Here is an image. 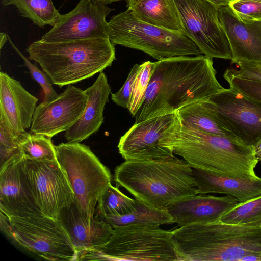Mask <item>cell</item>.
Returning <instances> with one entry per match:
<instances>
[{
	"label": "cell",
	"instance_id": "cell-37",
	"mask_svg": "<svg viewBox=\"0 0 261 261\" xmlns=\"http://www.w3.org/2000/svg\"><path fill=\"white\" fill-rule=\"evenodd\" d=\"M253 147L256 158L258 162H261V138L253 145Z\"/></svg>",
	"mask_w": 261,
	"mask_h": 261
},
{
	"label": "cell",
	"instance_id": "cell-26",
	"mask_svg": "<svg viewBox=\"0 0 261 261\" xmlns=\"http://www.w3.org/2000/svg\"><path fill=\"white\" fill-rule=\"evenodd\" d=\"M2 3L15 6L21 16L41 28L53 27L61 15L52 0H2Z\"/></svg>",
	"mask_w": 261,
	"mask_h": 261
},
{
	"label": "cell",
	"instance_id": "cell-13",
	"mask_svg": "<svg viewBox=\"0 0 261 261\" xmlns=\"http://www.w3.org/2000/svg\"><path fill=\"white\" fill-rule=\"evenodd\" d=\"M203 102L241 142L253 146L261 138L260 103L232 87L224 88Z\"/></svg>",
	"mask_w": 261,
	"mask_h": 261
},
{
	"label": "cell",
	"instance_id": "cell-33",
	"mask_svg": "<svg viewBox=\"0 0 261 261\" xmlns=\"http://www.w3.org/2000/svg\"><path fill=\"white\" fill-rule=\"evenodd\" d=\"M228 5L243 20L261 21V0H233Z\"/></svg>",
	"mask_w": 261,
	"mask_h": 261
},
{
	"label": "cell",
	"instance_id": "cell-21",
	"mask_svg": "<svg viewBox=\"0 0 261 261\" xmlns=\"http://www.w3.org/2000/svg\"><path fill=\"white\" fill-rule=\"evenodd\" d=\"M87 102L79 120L65 131L68 142H81L98 131L103 122V110L111 88L106 74L99 73L95 82L86 89Z\"/></svg>",
	"mask_w": 261,
	"mask_h": 261
},
{
	"label": "cell",
	"instance_id": "cell-4",
	"mask_svg": "<svg viewBox=\"0 0 261 261\" xmlns=\"http://www.w3.org/2000/svg\"><path fill=\"white\" fill-rule=\"evenodd\" d=\"M172 146L192 168L231 177L257 176L253 146L237 140L184 127L179 120Z\"/></svg>",
	"mask_w": 261,
	"mask_h": 261
},
{
	"label": "cell",
	"instance_id": "cell-24",
	"mask_svg": "<svg viewBox=\"0 0 261 261\" xmlns=\"http://www.w3.org/2000/svg\"><path fill=\"white\" fill-rule=\"evenodd\" d=\"M203 101L186 106L176 112L181 124L187 128L239 141L228 125L208 109Z\"/></svg>",
	"mask_w": 261,
	"mask_h": 261
},
{
	"label": "cell",
	"instance_id": "cell-10",
	"mask_svg": "<svg viewBox=\"0 0 261 261\" xmlns=\"http://www.w3.org/2000/svg\"><path fill=\"white\" fill-rule=\"evenodd\" d=\"M185 34L211 58L231 60L230 45L221 24L218 6L208 0H174Z\"/></svg>",
	"mask_w": 261,
	"mask_h": 261
},
{
	"label": "cell",
	"instance_id": "cell-41",
	"mask_svg": "<svg viewBox=\"0 0 261 261\" xmlns=\"http://www.w3.org/2000/svg\"><path fill=\"white\" fill-rule=\"evenodd\" d=\"M97 1L107 5L108 4H110V3H111L113 2L120 1H123V0H97ZM125 1H126V0H125Z\"/></svg>",
	"mask_w": 261,
	"mask_h": 261
},
{
	"label": "cell",
	"instance_id": "cell-31",
	"mask_svg": "<svg viewBox=\"0 0 261 261\" xmlns=\"http://www.w3.org/2000/svg\"><path fill=\"white\" fill-rule=\"evenodd\" d=\"M223 77L232 87L247 97L261 103V82L234 76L226 70Z\"/></svg>",
	"mask_w": 261,
	"mask_h": 261
},
{
	"label": "cell",
	"instance_id": "cell-1",
	"mask_svg": "<svg viewBox=\"0 0 261 261\" xmlns=\"http://www.w3.org/2000/svg\"><path fill=\"white\" fill-rule=\"evenodd\" d=\"M212 59L200 55L155 62L135 123L176 113L186 106L205 101L223 89L216 78Z\"/></svg>",
	"mask_w": 261,
	"mask_h": 261
},
{
	"label": "cell",
	"instance_id": "cell-12",
	"mask_svg": "<svg viewBox=\"0 0 261 261\" xmlns=\"http://www.w3.org/2000/svg\"><path fill=\"white\" fill-rule=\"evenodd\" d=\"M179 121L174 113L135 123L121 137L118 145L119 153L125 160L174 157L173 137Z\"/></svg>",
	"mask_w": 261,
	"mask_h": 261
},
{
	"label": "cell",
	"instance_id": "cell-42",
	"mask_svg": "<svg viewBox=\"0 0 261 261\" xmlns=\"http://www.w3.org/2000/svg\"><path fill=\"white\" fill-rule=\"evenodd\" d=\"M227 1H228L229 2L230 1H233V0H227Z\"/></svg>",
	"mask_w": 261,
	"mask_h": 261
},
{
	"label": "cell",
	"instance_id": "cell-2",
	"mask_svg": "<svg viewBox=\"0 0 261 261\" xmlns=\"http://www.w3.org/2000/svg\"><path fill=\"white\" fill-rule=\"evenodd\" d=\"M114 179L151 207L167 210L173 202L198 194L192 168L174 157L159 160H129L116 167Z\"/></svg>",
	"mask_w": 261,
	"mask_h": 261
},
{
	"label": "cell",
	"instance_id": "cell-35",
	"mask_svg": "<svg viewBox=\"0 0 261 261\" xmlns=\"http://www.w3.org/2000/svg\"><path fill=\"white\" fill-rule=\"evenodd\" d=\"M140 65V64H135L131 69L122 87L117 92L111 94V99L117 105L127 109L133 84Z\"/></svg>",
	"mask_w": 261,
	"mask_h": 261
},
{
	"label": "cell",
	"instance_id": "cell-22",
	"mask_svg": "<svg viewBox=\"0 0 261 261\" xmlns=\"http://www.w3.org/2000/svg\"><path fill=\"white\" fill-rule=\"evenodd\" d=\"M198 194H224L237 198L239 203L261 196V177H231L192 168Z\"/></svg>",
	"mask_w": 261,
	"mask_h": 261
},
{
	"label": "cell",
	"instance_id": "cell-14",
	"mask_svg": "<svg viewBox=\"0 0 261 261\" xmlns=\"http://www.w3.org/2000/svg\"><path fill=\"white\" fill-rule=\"evenodd\" d=\"M97 0H80L70 12L61 14L56 24L40 39L63 42L108 38L106 17L113 11Z\"/></svg>",
	"mask_w": 261,
	"mask_h": 261
},
{
	"label": "cell",
	"instance_id": "cell-16",
	"mask_svg": "<svg viewBox=\"0 0 261 261\" xmlns=\"http://www.w3.org/2000/svg\"><path fill=\"white\" fill-rule=\"evenodd\" d=\"M21 153L0 166V210L8 218L43 216L37 207L24 172Z\"/></svg>",
	"mask_w": 261,
	"mask_h": 261
},
{
	"label": "cell",
	"instance_id": "cell-30",
	"mask_svg": "<svg viewBox=\"0 0 261 261\" xmlns=\"http://www.w3.org/2000/svg\"><path fill=\"white\" fill-rule=\"evenodd\" d=\"M155 65V62L148 61L140 65L133 84L127 108L133 117L136 116L143 101Z\"/></svg>",
	"mask_w": 261,
	"mask_h": 261
},
{
	"label": "cell",
	"instance_id": "cell-38",
	"mask_svg": "<svg viewBox=\"0 0 261 261\" xmlns=\"http://www.w3.org/2000/svg\"><path fill=\"white\" fill-rule=\"evenodd\" d=\"M240 261H261V254L246 255L243 257Z\"/></svg>",
	"mask_w": 261,
	"mask_h": 261
},
{
	"label": "cell",
	"instance_id": "cell-27",
	"mask_svg": "<svg viewBox=\"0 0 261 261\" xmlns=\"http://www.w3.org/2000/svg\"><path fill=\"white\" fill-rule=\"evenodd\" d=\"M97 204L96 217L101 219L130 213L135 209L136 199L125 195L118 187H114L110 183L99 197Z\"/></svg>",
	"mask_w": 261,
	"mask_h": 261
},
{
	"label": "cell",
	"instance_id": "cell-8",
	"mask_svg": "<svg viewBox=\"0 0 261 261\" xmlns=\"http://www.w3.org/2000/svg\"><path fill=\"white\" fill-rule=\"evenodd\" d=\"M171 236L172 231L159 226L115 227L110 240L85 260H179Z\"/></svg>",
	"mask_w": 261,
	"mask_h": 261
},
{
	"label": "cell",
	"instance_id": "cell-17",
	"mask_svg": "<svg viewBox=\"0 0 261 261\" xmlns=\"http://www.w3.org/2000/svg\"><path fill=\"white\" fill-rule=\"evenodd\" d=\"M38 99L21 83L0 72V123L15 138L31 127Z\"/></svg>",
	"mask_w": 261,
	"mask_h": 261
},
{
	"label": "cell",
	"instance_id": "cell-3",
	"mask_svg": "<svg viewBox=\"0 0 261 261\" xmlns=\"http://www.w3.org/2000/svg\"><path fill=\"white\" fill-rule=\"evenodd\" d=\"M171 238L179 260L240 261L244 256L261 254V226L222 222L182 226Z\"/></svg>",
	"mask_w": 261,
	"mask_h": 261
},
{
	"label": "cell",
	"instance_id": "cell-34",
	"mask_svg": "<svg viewBox=\"0 0 261 261\" xmlns=\"http://www.w3.org/2000/svg\"><path fill=\"white\" fill-rule=\"evenodd\" d=\"M19 153L21 152L17 138L13 137L0 123V166Z\"/></svg>",
	"mask_w": 261,
	"mask_h": 261
},
{
	"label": "cell",
	"instance_id": "cell-5",
	"mask_svg": "<svg viewBox=\"0 0 261 261\" xmlns=\"http://www.w3.org/2000/svg\"><path fill=\"white\" fill-rule=\"evenodd\" d=\"M51 83L59 87L90 78L111 66L115 48L108 38L63 42L37 40L26 49Z\"/></svg>",
	"mask_w": 261,
	"mask_h": 261
},
{
	"label": "cell",
	"instance_id": "cell-15",
	"mask_svg": "<svg viewBox=\"0 0 261 261\" xmlns=\"http://www.w3.org/2000/svg\"><path fill=\"white\" fill-rule=\"evenodd\" d=\"M85 90L72 85L55 99L37 106L30 132L51 138L66 131L81 117L87 102Z\"/></svg>",
	"mask_w": 261,
	"mask_h": 261
},
{
	"label": "cell",
	"instance_id": "cell-36",
	"mask_svg": "<svg viewBox=\"0 0 261 261\" xmlns=\"http://www.w3.org/2000/svg\"><path fill=\"white\" fill-rule=\"evenodd\" d=\"M237 68H227L231 74L241 78L261 82V65L238 63Z\"/></svg>",
	"mask_w": 261,
	"mask_h": 261
},
{
	"label": "cell",
	"instance_id": "cell-39",
	"mask_svg": "<svg viewBox=\"0 0 261 261\" xmlns=\"http://www.w3.org/2000/svg\"><path fill=\"white\" fill-rule=\"evenodd\" d=\"M8 40V35L3 32L0 33V48H2L5 43Z\"/></svg>",
	"mask_w": 261,
	"mask_h": 261
},
{
	"label": "cell",
	"instance_id": "cell-20",
	"mask_svg": "<svg viewBox=\"0 0 261 261\" xmlns=\"http://www.w3.org/2000/svg\"><path fill=\"white\" fill-rule=\"evenodd\" d=\"M239 203L233 196L195 195L177 200L167 208L173 223L180 227L218 221Z\"/></svg>",
	"mask_w": 261,
	"mask_h": 261
},
{
	"label": "cell",
	"instance_id": "cell-32",
	"mask_svg": "<svg viewBox=\"0 0 261 261\" xmlns=\"http://www.w3.org/2000/svg\"><path fill=\"white\" fill-rule=\"evenodd\" d=\"M8 40L13 48L21 57L26 66L30 71L33 79L36 81L42 87L44 94V101L48 102L52 101L58 96V94L54 89L51 82L47 75L43 71L40 70L35 65L32 64L23 54L18 49L12 42L10 38L8 35Z\"/></svg>",
	"mask_w": 261,
	"mask_h": 261
},
{
	"label": "cell",
	"instance_id": "cell-29",
	"mask_svg": "<svg viewBox=\"0 0 261 261\" xmlns=\"http://www.w3.org/2000/svg\"><path fill=\"white\" fill-rule=\"evenodd\" d=\"M220 220L225 223L260 227L261 196L238 203L223 214Z\"/></svg>",
	"mask_w": 261,
	"mask_h": 261
},
{
	"label": "cell",
	"instance_id": "cell-25",
	"mask_svg": "<svg viewBox=\"0 0 261 261\" xmlns=\"http://www.w3.org/2000/svg\"><path fill=\"white\" fill-rule=\"evenodd\" d=\"M135 209L130 213L101 219L114 228L133 225L159 226L173 223L167 210L156 209L147 205L137 199Z\"/></svg>",
	"mask_w": 261,
	"mask_h": 261
},
{
	"label": "cell",
	"instance_id": "cell-7",
	"mask_svg": "<svg viewBox=\"0 0 261 261\" xmlns=\"http://www.w3.org/2000/svg\"><path fill=\"white\" fill-rule=\"evenodd\" d=\"M55 149L57 160L74 192L75 204L84 216L93 217L99 197L111 183L110 170L80 142L62 143Z\"/></svg>",
	"mask_w": 261,
	"mask_h": 261
},
{
	"label": "cell",
	"instance_id": "cell-11",
	"mask_svg": "<svg viewBox=\"0 0 261 261\" xmlns=\"http://www.w3.org/2000/svg\"><path fill=\"white\" fill-rule=\"evenodd\" d=\"M23 169L34 202L43 216L57 219L63 209L75 203L74 192L57 159L25 158Z\"/></svg>",
	"mask_w": 261,
	"mask_h": 261
},
{
	"label": "cell",
	"instance_id": "cell-9",
	"mask_svg": "<svg viewBox=\"0 0 261 261\" xmlns=\"http://www.w3.org/2000/svg\"><path fill=\"white\" fill-rule=\"evenodd\" d=\"M2 231L20 246L48 260H78L69 236L59 219L44 216L8 218L1 212Z\"/></svg>",
	"mask_w": 261,
	"mask_h": 261
},
{
	"label": "cell",
	"instance_id": "cell-6",
	"mask_svg": "<svg viewBox=\"0 0 261 261\" xmlns=\"http://www.w3.org/2000/svg\"><path fill=\"white\" fill-rule=\"evenodd\" d=\"M108 30L109 39L114 45L141 50L158 60L202 54L186 35L143 22L128 9L112 17Z\"/></svg>",
	"mask_w": 261,
	"mask_h": 261
},
{
	"label": "cell",
	"instance_id": "cell-23",
	"mask_svg": "<svg viewBox=\"0 0 261 261\" xmlns=\"http://www.w3.org/2000/svg\"><path fill=\"white\" fill-rule=\"evenodd\" d=\"M127 9L140 20L185 34L174 0H126Z\"/></svg>",
	"mask_w": 261,
	"mask_h": 261
},
{
	"label": "cell",
	"instance_id": "cell-18",
	"mask_svg": "<svg viewBox=\"0 0 261 261\" xmlns=\"http://www.w3.org/2000/svg\"><path fill=\"white\" fill-rule=\"evenodd\" d=\"M218 14L230 45L231 63L261 65V21L243 20L228 5L218 7Z\"/></svg>",
	"mask_w": 261,
	"mask_h": 261
},
{
	"label": "cell",
	"instance_id": "cell-19",
	"mask_svg": "<svg viewBox=\"0 0 261 261\" xmlns=\"http://www.w3.org/2000/svg\"><path fill=\"white\" fill-rule=\"evenodd\" d=\"M58 219L69 236L78 260L106 244L114 233V228L105 221L82 215L75 203L63 209Z\"/></svg>",
	"mask_w": 261,
	"mask_h": 261
},
{
	"label": "cell",
	"instance_id": "cell-40",
	"mask_svg": "<svg viewBox=\"0 0 261 261\" xmlns=\"http://www.w3.org/2000/svg\"><path fill=\"white\" fill-rule=\"evenodd\" d=\"M213 3L216 6L219 7L221 6L228 5L229 1L227 0H208Z\"/></svg>",
	"mask_w": 261,
	"mask_h": 261
},
{
	"label": "cell",
	"instance_id": "cell-28",
	"mask_svg": "<svg viewBox=\"0 0 261 261\" xmlns=\"http://www.w3.org/2000/svg\"><path fill=\"white\" fill-rule=\"evenodd\" d=\"M17 140L20 152L26 159L35 161L57 159L55 146L49 137L25 132L17 138Z\"/></svg>",
	"mask_w": 261,
	"mask_h": 261
}]
</instances>
